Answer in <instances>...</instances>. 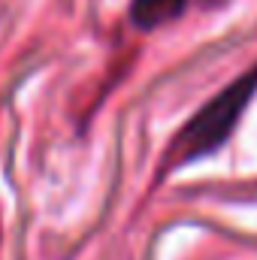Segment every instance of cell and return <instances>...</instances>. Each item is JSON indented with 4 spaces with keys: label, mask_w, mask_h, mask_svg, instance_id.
I'll return each mask as SVG.
<instances>
[{
    "label": "cell",
    "mask_w": 257,
    "mask_h": 260,
    "mask_svg": "<svg viewBox=\"0 0 257 260\" xmlns=\"http://www.w3.org/2000/svg\"><path fill=\"white\" fill-rule=\"evenodd\" d=\"M257 94V61L245 73H239L233 82H227L215 97H209L191 118L179 127V133L167 145L164 170H179L194 160H203L206 154L218 151L230 133L236 130L245 106Z\"/></svg>",
    "instance_id": "cell-1"
},
{
    "label": "cell",
    "mask_w": 257,
    "mask_h": 260,
    "mask_svg": "<svg viewBox=\"0 0 257 260\" xmlns=\"http://www.w3.org/2000/svg\"><path fill=\"white\" fill-rule=\"evenodd\" d=\"M191 0H130V21L139 30H157L176 21Z\"/></svg>",
    "instance_id": "cell-2"
}]
</instances>
